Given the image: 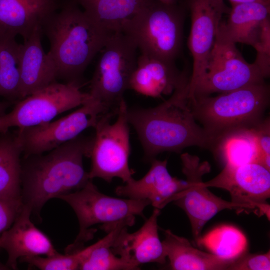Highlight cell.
<instances>
[{
  "mask_svg": "<svg viewBox=\"0 0 270 270\" xmlns=\"http://www.w3.org/2000/svg\"><path fill=\"white\" fill-rule=\"evenodd\" d=\"M188 76L170 63L142 54L138 58L129 88L141 94L158 98L172 94Z\"/></svg>",
  "mask_w": 270,
  "mask_h": 270,
  "instance_id": "ffe728a7",
  "label": "cell"
},
{
  "mask_svg": "<svg viewBox=\"0 0 270 270\" xmlns=\"http://www.w3.org/2000/svg\"><path fill=\"white\" fill-rule=\"evenodd\" d=\"M80 82H54L16 102L12 110L0 116V134L12 127L33 126L51 121L58 114L81 106L90 98Z\"/></svg>",
  "mask_w": 270,
  "mask_h": 270,
  "instance_id": "30bf717a",
  "label": "cell"
},
{
  "mask_svg": "<svg viewBox=\"0 0 270 270\" xmlns=\"http://www.w3.org/2000/svg\"><path fill=\"white\" fill-rule=\"evenodd\" d=\"M40 28L34 30L22 44L19 62L20 100L56 82L54 63L42 44Z\"/></svg>",
  "mask_w": 270,
  "mask_h": 270,
  "instance_id": "d6986e66",
  "label": "cell"
},
{
  "mask_svg": "<svg viewBox=\"0 0 270 270\" xmlns=\"http://www.w3.org/2000/svg\"><path fill=\"white\" fill-rule=\"evenodd\" d=\"M32 213L29 208L23 205L12 224L0 236V248L7 252L6 264L10 269H17L18 258L58 254L48 237L32 222Z\"/></svg>",
  "mask_w": 270,
  "mask_h": 270,
  "instance_id": "2e32d148",
  "label": "cell"
},
{
  "mask_svg": "<svg viewBox=\"0 0 270 270\" xmlns=\"http://www.w3.org/2000/svg\"><path fill=\"white\" fill-rule=\"evenodd\" d=\"M66 202L78 218L80 230L74 242L66 248L71 253L82 248L84 244L92 239L96 230L89 229L102 224L107 233L120 224L128 226L135 223L136 216L144 217V210L150 202L147 200L120 198L100 192L90 180L81 189L58 197Z\"/></svg>",
  "mask_w": 270,
  "mask_h": 270,
  "instance_id": "8992f818",
  "label": "cell"
},
{
  "mask_svg": "<svg viewBox=\"0 0 270 270\" xmlns=\"http://www.w3.org/2000/svg\"><path fill=\"white\" fill-rule=\"evenodd\" d=\"M236 44L218 28L204 72L192 84H188V99L265 82L258 68L244 59Z\"/></svg>",
  "mask_w": 270,
  "mask_h": 270,
  "instance_id": "ba28073f",
  "label": "cell"
},
{
  "mask_svg": "<svg viewBox=\"0 0 270 270\" xmlns=\"http://www.w3.org/2000/svg\"><path fill=\"white\" fill-rule=\"evenodd\" d=\"M22 154L16 132L0 134V198L22 200Z\"/></svg>",
  "mask_w": 270,
  "mask_h": 270,
  "instance_id": "cb8c5ba5",
  "label": "cell"
},
{
  "mask_svg": "<svg viewBox=\"0 0 270 270\" xmlns=\"http://www.w3.org/2000/svg\"><path fill=\"white\" fill-rule=\"evenodd\" d=\"M186 10L184 2L152 0L124 24L122 31L132 39L141 54L174 63L182 48Z\"/></svg>",
  "mask_w": 270,
  "mask_h": 270,
  "instance_id": "5b68a950",
  "label": "cell"
},
{
  "mask_svg": "<svg viewBox=\"0 0 270 270\" xmlns=\"http://www.w3.org/2000/svg\"><path fill=\"white\" fill-rule=\"evenodd\" d=\"M162 241L166 258L174 270H226L234 260L220 258L194 248L185 238L164 230Z\"/></svg>",
  "mask_w": 270,
  "mask_h": 270,
  "instance_id": "7402d4cb",
  "label": "cell"
},
{
  "mask_svg": "<svg viewBox=\"0 0 270 270\" xmlns=\"http://www.w3.org/2000/svg\"><path fill=\"white\" fill-rule=\"evenodd\" d=\"M81 6L96 22L112 32L122 31L124 24L152 0H70Z\"/></svg>",
  "mask_w": 270,
  "mask_h": 270,
  "instance_id": "603a6c76",
  "label": "cell"
},
{
  "mask_svg": "<svg viewBox=\"0 0 270 270\" xmlns=\"http://www.w3.org/2000/svg\"><path fill=\"white\" fill-rule=\"evenodd\" d=\"M29 266L41 270H78L79 261L76 252L58 254L52 256L42 257L34 256L20 258Z\"/></svg>",
  "mask_w": 270,
  "mask_h": 270,
  "instance_id": "f1b7e54d",
  "label": "cell"
},
{
  "mask_svg": "<svg viewBox=\"0 0 270 270\" xmlns=\"http://www.w3.org/2000/svg\"><path fill=\"white\" fill-rule=\"evenodd\" d=\"M180 158L182 171L186 178L188 186L176 194L172 201L186 213L196 242L201 236L203 226L218 212L226 209L240 212L247 209L242 204L214 195L204 186L202 177L210 172L208 162H202L197 156L187 152L182 154Z\"/></svg>",
  "mask_w": 270,
  "mask_h": 270,
  "instance_id": "8fae6325",
  "label": "cell"
},
{
  "mask_svg": "<svg viewBox=\"0 0 270 270\" xmlns=\"http://www.w3.org/2000/svg\"><path fill=\"white\" fill-rule=\"evenodd\" d=\"M12 103L8 100L0 102V116L6 113V110Z\"/></svg>",
  "mask_w": 270,
  "mask_h": 270,
  "instance_id": "836d02e7",
  "label": "cell"
},
{
  "mask_svg": "<svg viewBox=\"0 0 270 270\" xmlns=\"http://www.w3.org/2000/svg\"><path fill=\"white\" fill-rule=\"evenodd\" d=\"M16 37L0 34V96L12 102L20 100V55Z\"/></svg>",
  "mask_w": 270,
  "mask_h": 270,
  "instance_id": "4316f807",
  "label": "cell"
},
{
  "mask_svg": "<svg viewBox=\"0 0 270 270\" xmlns=\"http://www.w3.org/2000/svg\"><path fill=\"white\" fill-rule=\"evenodd\" d=\"M256 56L254 63L258 68L264 78L270 72V20L264 26L260 38L254 46Z\"/></svg>",
  "mask_w": 270,
  "mask_h": 270,
  "instance_id": "4dcf8cb0",
  "label": "cell"
},
{
  "mask_svg": "<svg viewBox=\"0 0 270 270\" xmlns=\"http://www.w3.org/2000/svg\"><path fill=\"white\" fill-rule=\"evenodd\" d=\"M226 22H221L219 30L233 42L254 47L262 28L270 20V2H246L231 4Z\"/></svg>",
  "mask_w": 270,
  "mask_h": 270,
  "instance_id": "44dd1931",
  "label": "cell"
},
{
  "mask_svg": "<svg viewBox=\"0 0 270 270\" xmlns=\"http://www.w3.org/2000/svg\"><path fill=\"white\" fill-rule=\"evenodd\" d=\"M270 98V87L264 82L216 96L188 99L195 120L201 124L214 146L226 134L236 130L251 128L260 122L264 118Z\"/></svg>",
  "mask_w": 270,
  "mask_h": 270,
  "instance_id": "277c9868",
  "label": "cell"
},
{
  "mask_svg": "<svg viewBox=\"0 0 270 270\" xmlns=\"http://www.w3.org/2000/svg\"><path fill=\"white\" fill-rule=\"evenodd\" d=\"M106 114L102 106L90 98L81 107L58 120L18 128L16 134L24 156L43 154L94 128L100 116Z\"/></svg>",
  "mask_w": 270,
  "mask_h": 270,
  "instance_id": "7c38bea8",
  "label": "cell"
},
{
  "mask_svg": "<svg viewBox=\"0 0 270 270\" xmlns=\"http://www.w3.org/2000/svg\"><path fill=\"white\" fill-rule=\"evenodd\" d=\"M165 4H172L176 2L178 0H158Z\"/></svg>",
  "mask_w": 270,
  "mask_h": 270,
  "instance_id": "d590c367",
  "label": "cell"
},
{
  "mask_svg": "<svg viewBox=\"0 0 270 270\" xmlns=\"http://www.w3.org/2000/svg\"><path fill=\"white\" fill-rule=\"evenodd\" d=\"M190 11L191 26L188 47L193 58L188 84L204 72L214 47L222 18L230 8L224 0H185Z\"/></svg>",
  "mask_w": 270,
  "mask_h": 270,
  "instance_id": "5bb4252c",
  "label": "cell"
},
{
  "mask_svg": "<svg viewBox=\"0 0 270 270\" xmlns=\"http://www.w3.org/2000/svg\"><path fill=\"white\" fill-rule=\"evenodd\" d=\"M231 4L246 2H270V0H228Z\"/></svg>",
  "mask_w": 270,
  "mask_h": 270,
  "instance_id": "e575fe53",
  "label": "cell"
},
{
  "mask_svg": "<svg viewBox=\"0 0 270 270\" xmlns=\"http://www.w3.org/2000/svg\"><path fill=\"white\" fill-rule=\"evenodd\" d=\"M189 78L187 76L171 96L159 105L128 109V122L135 129L144 156L150 160L161 152H180L192 146L213 150V142L196 123L188 105Z\"/></svg>",
  "mask_w": 270,
  "mask_h": 270,
  "instance_id": "6da1fadb",
  "label": "cell"
},
{
  "mask_svg": "<svg viewBox=\"0 0 270 270\" xmlns=\"http://www.w3.org/2000/svg\"><path fill=\"white\" fill-rule=\"evenodd\" d=\"M228 270H270V250L264 254H251L246 252L234 260Z\"/></svg>",
  "mask_w": 270,
  "mask_h": 270,
  "instance_id": "1f68e13d",
  "label": "cell"
},
{
  "mask_svg": "<svg viewBox=\"0 0 270 270\" xmlns=\"http://www.w3.org/2000/svg\"><path fill=\"white\" fill-rule=\"evenodd\" d=\"M93 137L79 135L42 154L25 157L22 164V204L38 214L50 199L78 190L90 180L83 164Z\"/></svg>",
  "mask_w": 270,
  "mask_h": 270,
  "instance_id": "7a4b0ae2",
  "label": "cell"
},
{
  "mask_svg": "<svg viewBox=\"0 0 270 270\" xmlns=\"http://www.w3.org/2000/svg\"><path fill=\"white\" fill-rule=\"evenodd\" d=\"M22 206L20 200L0 198V233L11 226Z\"/></svg>",
  "mask_w": 270,
  "mask_h": 270,
  "instance_id": "d6a6232c",
  "label": "cell"
},
{
  "mask_svg": "<svg viewBox=\"0 0 270 270\" xmlns=\"http://www.w3.org/2000/svg\"><path fill=\"white\" fill-rule=\"evenodd\" d=\"M128 109L123 99L115 122H110L116 115L111 112L98 119L89 156L92 163L88 172L90 180L98 178L110 182L114 178H118L126 182L132 178L134 172L128 164L130 146Z\"/></svg>",
  "mask_w": 270,
  "mask_h": 270,
  "instance_id": "9c48e42d",
  "label": "cell"
},
{
  "mask_svg": "<svg viewBox=\"0 0 270 270\" xmlns=\"http://www.w3.org/2000/svg\"><path fill=\"white\" fill-rule=\"evenodd\" d=\"M210 253L228 260H234L246 253L248 240L238 228L231 225L216 227L196 241Z\"/></svg>",
  "mask_w": 270,
  "mask_h": 270,
  "instance_id": "83f0119b",
  "label": "cell"
},
{
  "mask_svg": "<svg viewBox=\"0 0 270 270\" xmlns=\"http://www.w3.org/2000/svg\"><path fill=\"white\" fill-rule=\"evenodd\" d=\"M64 0H0V34L28 39L61 7Z\"/></svg>",
  "mask_w": 270,
  "mask_h": 270,
  "instance_id": "ac0fdd59",
  "label": "cell"
},
{
  "mask_svg": "<svg viewBox=\"0 0 270 270\" xmlns=\"http://www.w3.org/2000/svg\"><path fill=\"white\" fill-rule=\"evenodd\" d=\"M160 214V209L154 208L150 218L134 232H128V226L122 228L112 244L113 252L136 270L144 264H165L166 256L158 234Z\"/></svg>",
  "mask_w": 270,
  "mask_h": 270,
  "instance_id": "9a60e30c",
  "label": "cell"
},
{
  "mask_svg": "<svg viewBox=\"0 0 270 270\" xmlns=\"http://www.w3.org/2000/svg\"><path fill=\"white\" fill-rule=\"evenodd\" d=\"M128 226L120 224L108 232L103 238L93 244L74 252L79 261L78 270H132L135 268L126 263L112 251V244L120 230Z\"/></svg>",
  "mask_w": 270,
  "mask_h": 270,
  "instance_id": "484cf974",
  "label": "cell"
},
{
  "mask_svg": "<svg viewBox=\"0 0 270 270\" xmlns=\"http://www.w3.org/2000/svg\"><path fill=\"white\" fill-rule=\"evenodd\" d=\"M212 152L225 164L258 163L260 154L252 128L236 130L226 134L215 142Z\"/></svg>",
  "mask_w": 270,
  "mask_h": 270,
  "instance_id": "d4e9b609",
  "label": "cell"
},
{
  "mask_svg": "<svg viewBox=\"0 0 270 270\" xmlns=\"http://www.w3.org/2000/svg\"><path fill=\"white\" fill-rule=\"evenodd\" d=\"M150 162L149 170L142 178L136 180L132 178L124 185L117 186L115 192L130 198L147 200L154 208L161 209L186 188L188 184L170 174L166 160L154 158Z\"/></svg>",
  "mask_w": 270,
  "mask_h": 270,
  "instance_id": "e0dca14e",
  "label": "cell"
},
{
  "mask_svg": "<svg viewBox=\"0 0 270 270\" xmlns=\"http://www.w3.org/2000/svg\"><path fill=\"white\" fill-rule=\"evenodd\" d=\"M254 134L260 158L258 163L270 170V120L264 118L252 128Z\"/></svg>",
  "mask_w": 270,
  "mask_h": 270,
  "instance_id": "f546056e",
  "label": "cell"
},
{
  "mask_svg": "<svg viewBox=\"0 0 270 270\" xmlns=\"http://www.w3.org/2000/svg\"><path fill=\"white\" fill-rule=\"evenodd\" d=\"M137 50L132 39L119 31L112 34L100 50L88 93L106 113L117 114L136 67Z\"/></svg>",
  "mask_w": 270,
  "mask_h": 270,
  "instance_id": "52a82bcc",
  "label": "cell"
},
{
  "mask_svg": "<svg viewBox=\"0 0 270 270\" xmlns=\"http://www.w3.org/2000/svg\"><path fill=\"white\" fill-rule=\"evenodd\" d=\"M207 187H216L228 190L231 201L256 210L260 213H269L266 200L270 196V170L254 162L240 166L225 164L220 173L212 179L204 182Z\"/></svg>",
  "mask_w": 270,
  "mask_h": 270,
  "instance_id": "4fadbf2b",
  "label": "cell"
},
{
  "mask_svg": "<svg viewBox=\"0 0 270 270\" xmlns=\"http://www.w3.org/2000/svg\"><path fill=\"white\" fill-rule=\"evenodd\" d=\"M9 269L10 268L6 266V264L4 265L0 262V270H6Z\"/></svg>",
  "mask_w": 270,
  "mask_h": 270,
  "instance_id": "8d00e7d4",
  "label": "cell"
},
{
  "mask_svg": "<svg viewBox=\"0 0 270 270\" xmlns=\"http://www.w3.org/2000/svg\"><path fill=\"white\" fill-rule=\"evenodd\" d=\"M78 4L64 0L44 24L49 40L48 52L56 67L58 78L80 82L84 72L104 46L112 32L96 22Z\"/></svg>",
  "mask_w": 270,
  "mask_h": 270,
  "instance_id": "3957f363",
  "label": "cell"
}]
</instances>
